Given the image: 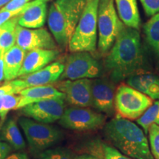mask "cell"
Returning a JSON list of instances; mask_svg holds the SVG:
<instances>
[{"label": "cell", "mask_w": 159, "mask_h": 159, "mask_svg": "<svg viewBox=\"0 0 159 159\" xmlns=\"http://www.w3.org/2000/svg\"><path fill=\"white\" fill-rule=\"evenodd\" d=\"M20 101L17 109H21L27 105L49 99H65V94L52 85L30 87L19 93Z\"/></svg>", "instance_id": "16"}, {"label": "cell", "mask_w": 159, "mask_h": 159, "mask_svg": "<svg viewBox=\"0 0 159 159\" xmlns=\"http://www.w3.org/2000/svg\"><path fill=\"white\" fill-rule=\"evenodd\" d=\"M18 19L19 16H15L0 25V56H4L15 45Z\"/></svg>", "instance_id": "22"}, {"label": "cell", "mask_w": 159, "mask_h": 159, "mask_svg": "<svg viewBox=\"0 0 159 159\" xmlns=\"http://www.w3.org/2000/svg\"><path fill=\"white\" fill-rule=\"evenodd\" d=\"M3 57L4 56H0V83L5 80V75H4Z\"/></svg>", "instance_id": "33"}, {"label": "cell", "mask_w": 159, "mask_h": 159, "mask_svg": "<svg viewBox=\"0 0 159 159\" xmlns=\"http://www.w3.org/2000/svg\"><path fill=\"white\" fill-rule=\"evenodd\" d=\"M102 71V64L90 52H76L67 57L58 80L98 78Z\"/></svg>", "instance_id": "8"}, {"label": "cell", "mask_w": 159, "mask_h": 159, "mask_svg": "<svg viewBox=\"0 0 159 159\" xmlns=\"http://www.w3.org/2000/svg\"><path fill=\"white\" fill-rule=\"evenodd\" d=\"M75 159H101L97 158V157L94 156H91V155H89V154H83L80 155V156H77Z\"/></svg>", "instance_id": "34"}, {"label": "cell", "mask_w": 159, "mask_h": 159, "mask_svg": "<svg viewBox=\"0 0 159 159\" xmlns=\"http://www.w3.org/2000/svg\"><path fill=\"white\" fill-rule=\"evenodd\" d=\"M19 124L23 130L31 150L34 152H43L57 144L63 134L50 124L37 122L28 117H21Z\"/></svg>", "instance_id": "5"}, {"label": "cell", "mask_w": 159, "mask_h": 159, "mask_svg": "<svg viewBox=\"0 0 159 159\" xmlns=\"http://www.w3.org/2000/svg\"><path fill=\"white\" fill-rule=\"evenodd\" d=\"M60 52L55 49H34L26 53L19 77L32 74L41 70L54 61L58 57Z\"/></svg>", "instance_id": "15"}, {"label": "cell", "mask_w": 159, "mask_h": 159, "mask_svg": "<svg viewBox=\"0 0 159 159\" xmlns=\"http://www.w3.org/2000/svg\"><path fill=\"white\" fill-rule=\"evenodd\" d=\"M99 2V0H86L84 10L68 45L71 52H93L96 50Z\"/></svg>", "instance_id": "4"}, {"label": "cell", "mask_w": 159, "mask_h": 159, "mask_svg": "<svg viewBox=\"0 0 159 159\" xmlns=\"http://www.w3.org/2000/svg\"><path fill=\"white\" fill-rule=\"evenodd\" d=\"M26 51L15 44L4 55V75L5 80H13L19 77V72L22 66Z\"/></svg>", "instance_id": "20"}, {"label": "cell", "mask_w": 159, "mask_h": 159, "mask_svg": "<svg viewBox=\"0 0 159 159\" xmlns=\"http://www.w3.org/2000/svg\"><path fill=\"white\" fill-rule=\"evenodd\" d=\"M152 100L128 84L122 83L115 92L114 108L119 117L137 120L152 105Z\"/></svg>", "instance_id": "6"}, {"label": "cell", "mask_w": 159, "mask_h": 159, "mask_svg": "<svg viewBox=\"0 0 159 159\" xmlns=\"http://www.w3.org/2000/svg\"><path fill=\"white\" fill-rule=\"evenodd\" d=\"M2 99V109L0 114V119L2 122L5 120L10 111L16 109L20 101V96L16 94H5L3 95Z\"/></svg>", "instance_id": "26"}, {"label": "cell", "mask_w": 159, "mask_h": 159, "mask_svg": "<svg viewBox=\"0 0 159 159\" xmlns=\"http://www.w3.org/2000/svg\"><path fill=\"white\" fill-rule=\"evenodd\" d=\"M120 22L114 0H99L97 16V45L102 54H107L112 47L118 35Z\"/></svg>", "instance_id": "7"}, {"label": "cell", "mask_w": 159, "mask_h": 159, "mask_svg": "<svg viewBox=\"0 0 159 159\" xmlns=\"http://www.w3.org/2000/svg\"><path fill=\"white\" fill-rule=\"evenodd\" d=\"M143 65L140 33L121 21L118 35L105 57V69L113 82H119L139 73Z\"/></svg>", "instance_id": "1"}, {"label": "cell", "mask_w": 159, "mask_h": 159, "mask_svg": "<svg viewBox=\"0 0 159 159\" xmlns=\"http://www.w3.org/2000/svg\"><path fill=\"white\" fill-rule=\"evenodd\" d=\"M12 148L11 145L5 142H2L0 140V159H5L9 156L11 152Z\"/></svg>", "instance_id": "31"}, {"label": "cell", "mask_w": 159, "mask_h": 159, "mask_svg": "<svg viewBox=\"0 0 159 159\" xmlns=\"http://www.w3.org/2000/svg\"><path fill=\"white\" fill-rule=\"evenodd\" d=\"M2 139L16 150H21L26 148L22 134L13 119H7L1 131Z\"/></svg>", "instance_id": "21"}, {"label": "cell", "mask_w": 159, "mask_h": 159, "mask_svg": "<svg viewBox=\"0 0 159 159\" xmlns=\"http://www.w3.org/2000/svg\"><path fill=\"white\" fill-rule=\"evenodd\" d=\"M142 3L145 13L148 16H152L159 13V0H139Z\"/></svg>", "instance_id": "29"}, {"label": "cell", "mask_w": 159, "mask_h": 159, "mask_svg": "<svg viewBox=\"0 0 159 159\" xmlns=\"http://www.w3.org/2000/svg\"><path fill=\"white\" fill-rule=\"evenodd\" d=\"M105 136L114 147L134 159H154L144 130L128 119L116 117L107 122Z\"/></svg>", "instance_id": "2"}, {"label": "cell", "mask_w": 159, "mask_h": 159, "mask_svg": "<svg viewBox=\"0 0 159 159\" xmlns=\"http://www.w3.org/2000/svg\"><path fill=\"white\" fill-rule=\"evenodd\" d=\"M5 159H29V158L27 154L23 153V152H19V153L9 155Z\"/></svg>", "instance_id": "32"}, {"label": "cell", "mask_w": 159, "mask_h": 159, "mask_svg": "<svg viewBox=\"0 0 159 159\" xmlns=\"http://www.w3.org/2000/svg\"><path fill=\"white\" fill-rule=\"evenodd\" d=\"M91 79H79L75 80H60L56 88L65 94V99L74 107L88 108L92 106Z\"/></svg>", "instance_id": "12"}, {"label": "cell", "mask_w": 159, "mask_h": 159, "mask_svg": "<svg viewBox=\"0 0 159 159\" xmlns=\"http://www.w3.org/2000/svg\"><path fill=\"white\" fill-rule=\"evenodd\" d=\"M16 44L26 52L34 49H55L57 43L48 30L44 28L30 29L17 25Z\"/></svg>", "instance_id": "11"}, {"label": "cell", "mask_w": 159, "mask_h": 159, "mask_svg": "<svg viewBox=\"0 0 159 159\" xmlns=\"http://www.w3.org/2000/svg\"><path fill=\"white\" fill-rule=\"evenodd\" d=\"M92 106L100 112L111 116L114 111L115 87L106 78H95L91 82Z\"/></svg>", "instance_id": "14"}, {"label": "cell", "mask_w": 159, "mask_h": 159, "mask_svg": "<svg viewBox=\"0 0 159 159\" xmlns=\"http://www.w3.org/2000/svg\"><path fill=\"white\" fill-rule=\"evenodd\" d=\"M127 84L152 99L159 100V78L156 75L139 72L128 77Z\"/></svg>", "instance_id": "18"}, {"label": "cell", "mask_w": 159, "mask_h": 159, "mask_svg": "<svg viewBox=\"0 0 159 159\" xmlns=\"http://www.w3.org/2000/svg\"><path fill=\"white\" fill-rule=\"evenodd\" d=\"M11 0H0V9L5 6L7 3H9Z\"/></svg>", "instance_id": "35"}, {"label": "cell", "mask_w": 159, "mask_h": 159, "mask_svg": "<svg viewBox=\"0 0 159 159\" xmlns=\"http://www.w3.org/2000/svg\"><path fill=\"white\" fill-rule=\"evenodd\" d=\"M149 144L154 159H159V125L153 124L148 130Z\"/></svg>", "instance_id": "27"}, {"label": "cell", "mask_w": 159, "mask_h": 159, "mask_svg": "<svg viewBox=\"0 0 159 159\" xmlns=\"http://www.w3.org/2000/svg\"><path fill=\"white\" fill-rule=\"evenodd\" d=\"M49 0H39L37 3L31 6L19 16L18 25L30 29L41 28L44 25L48 11L47 2Z\"/></svg>", "instance_id": "17"}, {"label": "cell", "mask_w": 159, "mask_h": 159, "mask_svg": "<svg viewBox=\"0 0 159 159\" xmlns=\"http://www.w3.org/2000/svg\"><path fill=\"white\" fill-rule=\"evenodd\" d=\"M146 40L159 58V13L152 16L144 25Z\"/></svg>", "instance_id": "23"}, {"label": "cell", "mask_w": 159, "mask_h": 159, "mask_svg": "<svg viewBox=\"0 0 159 159\" xmlns=\"http://www.w3.org/2000/svg\"><path fill=\"white\" fill-rule=\"evenodd\" d=\"M119 19L127 27L139 30L141 19L137 0H114Z\"/></svg>", "instance_id": "19"}, {"label": "cell", "mask_w": 159, "mask_h": 159, "mask_svg": "<svg viewBox=\"0 0 159 159\" xmlns=\"http://www.w3.org/2000/svg\"><path fill=\"white\" fill-rule=\"evenodd\" d=\"M64 65L60 62H54L32 74L22 76L20 79L11 80V83L16 87L19 92L23 89L30 87L50 85L58 80L62 75Z\"/></svg>", "instance_id": "13"}, {"label": "cell", "mask_w": 159, "mask_h": 159, "mask_svg": "<svg viewBox=\"0 0 159 159\" xmlns=\"http://www.w3.org/2000/svg\"><path fill=\"white\" fill-rule=\"evenodd\" d=\"M30 0H11L9 3L0 9V11H13L21 8Z\"/></svg>", "instance_id": "30"}, {"label": "cell", "mask_w": 159, "mask_h": 159, "mask_svg": "<svg viewBox=\"0 0 159 159\" xmlns=\"http://www.w3.org/2000/svg\"><path fill=\"white\" fill-rule=\"evenodd\" d=\"M102 155L104 159H134L125 156L114 147L108 144H102Z\"/></svg>", "instance_id": "28"}, {"label": "cell", "mask_w": 159, "mask_h": 159, "mask_svg": "<svg viewBox=\"0 0 159 159\" xmlns=\"http://www.w3.org/2000/svg\"><path fill=\"white\" fill-rule=\"evenodd\" d=\"M106 116L88 108L70 107L66 109L58 123L63 128L77 131L94 130L102 126Z\"/></svg>", "instance_id": "9"}, {"label": "cell", "mask_w": 159, "mask_h": 159, "mask_svg": "<svg viewBox=\"0 0 159 159\" xmlns=\"http://www.w3.org/2000/svg\"><path fill=\"white\" fill-rule=\"evenodd\" d=\"M39 159H75L69 150L63 148H49L39 153Z\"/></svg>", "instance_id": "25"}, {"label": "cell", "mask_w": 159, "mask_h": 159, "mask_svg": "<svg viewBox=\"0 0 159 159\" xmlns=\"http://www.w3.org/2000/svg\"><path fill=\"white\" fill-rule=\"evenodd\" d=\"M65 99H49L23 107L21 114L37 122L51 124L61 118L65 111Z\"/></svg>", "instance_id": "10"}, {"label": "cell", "mask_w": 159, "mask_h": 159, "mask_svg": "<svg viewBox=\"0 0 159 159\" xmlns=\"http://www.w3.org/2000/svg\"><path fill=\"white\" fill-rule=\"evenodd\" d=\"M136 122L143 129L145 134H148L149 128L152 125H159V100L152 103L150 108L137 119Z\"/></svg>", "instance_id": "24"}, {"label": "cell", "mask_w": 159, "mask_h": 159, "mask_svg": "<svg viewBox=\"0 0 159 159\" xmlns=\"http://www.w3.org/2000/svg\"><path fill=\"white\" fill-rule=\"evenodd\" d=\"M85 3L86 0H54L49 6L47 24L61 47H68Z\"/></svg>", "instance_id": "3"}, {"label": "cell", "mask_w": 159, "mask_h": 159, "mask_svg": "<svg viewBox=\"0 0 159 159\" xmlns=\"http://www.w3.org/2000/svg\"><path fill=\"white\" fill-rule=\"evenodd\" d=\"M2 97L3 96H0V114H1L2 109V101H3Z\"/></svg>", "instance_id": "36"}]
</instances>
